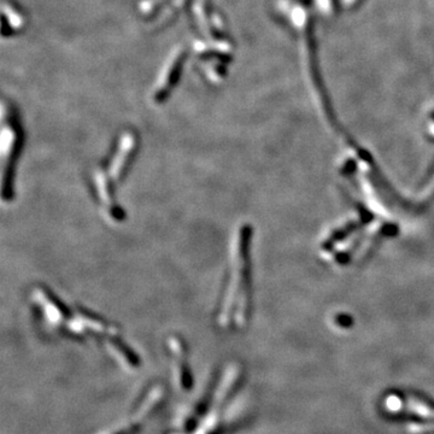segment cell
<instances>
[{
  "label": "cell",
  "instance_id": "cell-1",
  "mask_svg": "<svg viewBox=\"0 0 434 434\" xmlns=\"http://www.w3.org/2000/svg\"><path fill=\"white\" fill-rule=\"evenodd\" d=\"M249 231L240 227L231 243V276L219 305V323L228 327L235 322L242 325L246 319L249 308L246 281V246Z\"/></svg>",
  "mask_w": 434,
  "mask_h": 434
},
{
  "label": "cell",
  "instance_id": "cell-2",
  "mask_svg": "<svg viewBox=\"0 0 434 434\" xmlns=\"http://www.w3.org/2000/svg\"><path fill=\"white\" fill-rule=\"evenodd\" d=\"M1 136V198L11 200L13 198L15 163L21 148V133L16 124L9 120V124H4Z\"/></svg>",
  "mask_w": 434,
  "mask_h": 434
},
{
  "label": "cell",
  "instance_id": "cell-3",
  "mask_svg": "<svg viewBox=\"0 0 434 434\" xmlns=\"http://www.w3.org/2000/svg\"><path fill=\"white\" fill-rule=\"evenodd\" d=\"M93 185L105 219L115 223L124 221V212L115 200V193L112 190L114 183L110 181V176L105 169L98 168L93 172Z\"/></svg>",
  "mask_w": 434,
  "mask_h": 434
},
{
  "label": "cell",
  "instance_id": "cell-4",
  "mask_svg": "<svg viewBox=\"0 0 434 434\" xmlns=\"http://www.w3.org/2000/svg\"><path fill=\"white\" fill-rule=\"evenodd\" d=\"M33 299L38 304V307L41 308L45 321L48 326L60 330V327L67 325L70 313L51 292L44 287H36L33 291Z\"/></svg>",
  "mask_w": 434,
  "mask_h": 434
},
{
  "label": "cell",
  "instance_id": "cell-5",
  "mask_svg": "<svg viewBox=\"0 0 434 434\" xmlns=\"http://www.w3.org/2000/svg\"><path fill=\"white\" fill-rule=\"evenodd\" d=\"M136 138L134 134L131 133H127L122 136V139L119 143L117 150L115 153L112 156L110 164H109L108 174L110 176V179L115 183H120L126 175L128 167L131 164V158L134 156L136 152Z\"/></svg>",
  "mask_w": 434,
  "mask_h": 434
}]
</instances>
